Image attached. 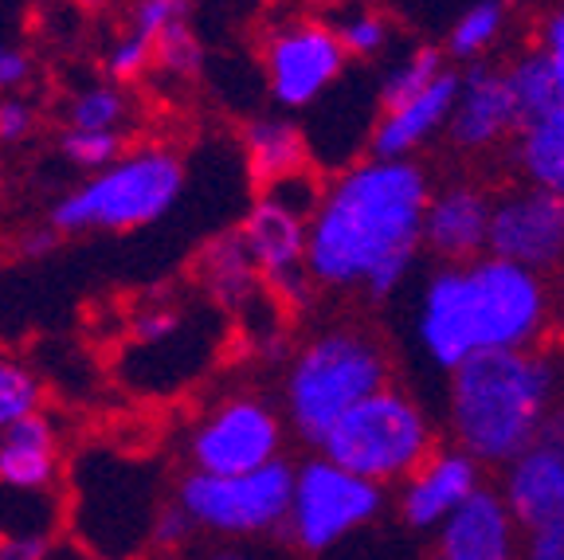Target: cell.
Here are the masks:
<instances>
[{"instance_id":"1","label":"cell","mask_w":564,"mask_h":560,"mask_svg":"<svg viewBox=\"0 0 564 560\" xmlns=\"http://www.w3.org/2000/svg\"><path fill=\"white\" fill-rule=\"evenodd\" d=\"M432 176L415 158H365L326 184L310 219L306 271L322 290L392 298L423 255Z\"/></svg>"},{"instance_id":"2","label":"cell","mask_w":564,"mask_h":560,"mask_svg":"<svg viewBox=\"0 0 564 560\" xmlns=\"http://www.w3.org/2000/svg\"><path fill=\"white\" fill-rule=\"evenodd\" d=\"M556 322L549 274L478 255L470 263H435L415 302V342L440 373L478 353L541 349Z\"/></svg>"},{"instance_id":"3","label":"cell","mask_w":564,"mask_h":560,"mask_svg":"<svg viewBox=\"0 0 564 560\" xmlns=\"http://www.w3.org/2000/svg\"><path fill=\"white\" fill-rule=\"evenodd\" d=\"M564 396L561 360L541 349L478 353L447 377V431L482 466H510L538 443Z\"/></svg>"},{"instance_id":"4","label":"cell","mask_w":564,"mask_h":560,"mask_svg":"<svg viewBox=\"0 0 564 560\" xmlns=\"http://www.w3.org/2000/svg\"><path fill=\"white\" fill-rule=\"evenodd\" d=\"M392 385V353L361 322H337L317 330L294 349L282 377V416L294 439L322 446L361 400Z\"/></svg>"},{"instance_id":"5","label":"cell","mask_w":564,"mask_h":560,"mask_svg":"<svg viewBox=\"0 0 564 560\" xmlns=\"http://www.w3.org/2000/svg\"><path fill=\"white\" fill-rule=\"evenodd\" d=\"M185 193V161L169 146L130 149L87 184L67 193L52 208V228L79 231H133L158 224Z\"/></svg>"},{"instance_id":"6","label":"cell","mask_w":564,"mask_h":560,"mask_svg":"<svg viewBox=\"0 0 564 560\" xmlns=\"http://www.w3.org/2000/svg\"><path fill=\"white\" fill-rule=\"evenodd\" d=\"M317 451L345 471L392 486L412 478L440 451V435L427 408L408 388L388 385L341 416Z\"/></svg>"},{"instance_id":"7","label":"cell","mask_w":564,"mask_h":560,"mask_svg":"<svg viewBox=\"0 0 564 560\" xmlns=\"http://www.w3.org/2000/svg\"><path fill=\"white\" fill-rule=\"evenodd\" d=\"M294 471L299 466L286 455L247 474L188 471L176 486V502L193 514L196 526L216 537H271L286 529L291 517Z\"/></svg>"},{"instance_id":"8","label":"cell","mask_w":564,"mask_h":560,"mask_svg":"<svg viewBox=\"0 0 564 560\" xmlns=\"http://www.w3.org/2000/svg\"><path fill=\"white\" fill-rule=\"evenodd\" d=\"M388 506V486L329 463L322 451L302 459L294 471V502L282 537L306 557L329 552L345 537L372 526Z\"/></svg>"},{"instance_id":"9","label":"cell","mask_w":564,"mask_h":560,"mask_svg":"<svg viewBox=\"0 0 564 560\" xmlns=\"http://www.w3.org/2000/svg\"><path fill=\"white\" fill-rule=\"evenodd\" d=\"M286 416H279L263 396L239 392L216 403L188 435L193 471L204 474H247L282 459Z\"/></svg>"},{"instance_id":"10","label":"cell","mask_w":564,"mask_h":560,"mask_svg":"<svg viewBox=\"0 0 564 560\" xmlns=\"http://www.w3.org/2000/svg\"><path fill=\"white\" fill-rule=\"evenodd\" d=\"M486 255L538 274H556L564 263V196L533 184H510L494 193Z\"/></svg>"},{"instance_id":"11","label":"cell","mask_w":564,"mask_h":560,"mask_svg":"<svg viewBox=\"0 0 564 560\" xmlns=\"http://www.w3.org/2000/svg\"><path fill=\"white\" fill-rule=\"evenodd\" d=\"M349 52L341 47V35L317 20H299L271 35L263 55L267 87L271 98L286 110L317 103L337 79H341Z\"/></svg>"},{"instance_id":"12","label":"cell","mask_w":564,"mask_h":560,"mask_svg":"<svg viewBox=\"0 0 564 560\" xmlns=\"http://www.w3.org/2000/svg\"><path fill=\"white\" fill-rule=\"evenodd\" d=\"M486 486V466L478 463L463 446H440L412 478L400 486L397 509L404 517V526L415 534H432L455 514L467 498H475Z\"/></svg>"},{"instance_id":"13","label":"cell","mask_w":564,"mask_h":560,"mask_svg":"<svg viewBox=\"0 0 564 560\" xmlns=\"http://www.w3.org/2000/svg\"><path fill=\"white\" fill-rule=\"evenodd\" d=\"M494 193L478 181H447L432 193L427 219H423V251L435 255V263H470L486 255L490 244Z\"/></svg>"},{"instance_id":"14","label":"cell","mask_w":564,"mask_h":560,"mask_svg":"<svg viewBox=\"0 0 564 560\" xmlns=\"http://www.w3.org/2000/svg\"><path fill=\"white\" fill-rule=\"evenodd\" d=\"M518 130H521V115L510 95V83H506V67L470 63L463 71V87H458L447 141L458 153H490L494 146L510 141Z\"/></svg>"},{"instance_id":"15","label":"cell","mask_w":564,"mask_h":560,"mask_svg":"<svg viewBox=\"0 0 564 560\" xmlns=\"http://www.w3.org/2000/svg\"><path fill=\"white\" fill-rule=\"evenodd\" d=\"M525 534L510 514L502 491L482 486L435 529L440 560H521Z\"/></svg>"},{"instance_id":"16","label":"cell","mask_w":564,"mask_h":560,"mask_svg":"<svg viewBox=\"0 0 564 560\" xmlns=\"http://www.w3.org/2000/svg\"><path fill=\"white\" fill-rule=\"evenodd\" d=\"M498 491L525 537L564 521V446L538 439L510 466H502Z\"/></svg>"},{"instance_id":"17","label":"cell","mask_w":564,"mask_h":560,"mask_svg":"<svg viewBox=\"0 0 564 560\" xmlns=\"http://www.w3.org/2000/svg\"><path fill=\"white\" fill-rule=\"evenodd\" d=\"M458 87H463V75L447 67L412 103L397 106V110H380L377 126L369 133V158H388V161L415 158L435 133H447L451 115H455V103H458Z\"/></svg>"},{"instance_id":"18","label":"cell","mask_w":564,"mask_h":560,"mask_svg":"<svg viewBox=\"0 0 564 560\" xmlns=\"http://www.w3.org/2000/svg\"><path fill=\"white\" fill-rule=\"evenodd\" d=\"M247 251L256 259L263 282L286 279V274L306 271V247H310V219L291 212L286 204L271 201V196H259L247 212L243 228Z\"/></svg>"},{"instance_id":"19","label":"cell","mask_w":564,"mask_h":560,"mask_svg":"<svg viewBox=\"0 0 564 560\" xmlns=\"http://www.w3.org/2000/svg\"><path fill=\"white\" fill-rule=\"evenodd\" d=\"M0 482L12 491H47L55 482V423L44 412L0 431Z\"/></svg>"},{"instance_id":"20","label":"cell","mask_w":564,"mask_h":560,"mask_svg":"<svg viewBox=\"0 0 564 560\" xmlns=\"http://www.w3.org/2000/svg\"><path fill=\"white\" fill-rule=\"evenodd\" d=\"M196 274H200L204 294L228 314H239V310L251 306L259 294V282H263L239 231H224V236L212 239L204 247L200 263H196Z\"/></svg>"},{"instance_id":"21","label":"cell","mask_w":564,"mask_h":560,"mask_svg":"<svg viewBox=\"0 0 564 560\" xmlns=\"http://www.w3.org/2000/svg\"><path fill=\"white\" fill-rule=\"evenodd\" d=\"M243 153L247 173H251L259 193L282 181V176H294L306 169V138L286 118H251L243 126Z\"/></svg>"},{"instance_id":"22","label":"cell","mask_w":564,"mask_h":560,"mask_svg":"<svg viewBox=\"0 0 564 560\" xmlns=\"http://www.w3.org/2000/svg\"><path fill=\"white\" fill-rule=\"evenodd\" d=\"M510 161L518 169L521 184L564 196V106L556 115L525 122L513 133Z\"/></svg>"},{"instance_id":"23","label":"cell","mask_w":564,"mask_h":560,"mask_svg":"<svg viewBox=\"0 0 564 560\" xmlns=\"http://www.w3.org/2000/svg\"><path fill=\"white\" fill-rule=\"evenodd\" d=\"M506 83H510V95H513V103H518L521 126L556 115V110L564 106L561 83H556L553 67H549V60H545L541 47L521 52L518 60L506 67Z\"/></svg>"},{"instance_id":"24","label":"cell","mask_w":564,"mask_h":560,"mask_svg":"<svg viewBox=\"0 0 564 560\" xmlns=\"http://www.w3.org/2000/svg\"><path fill=\"white\" fill-rule=\"evenodd\" d=\"M506 17H510V12H506V0H475V4L455 20L443 52H447L451 60L467 63V67L470 63H482V55L502 40Z\"/></svg>"},{"instance_id":"25","label":"cell","mask_w":564,"mask_h":560,"mask_svg":"<svg viewBox=\"0 0 564 560\" xmlns=\"http://www.w3.org/2000/svg\"><path fill=\"white\" fill-rule=\"evenodd\" d=\"M443 71H447V52L435 44H423L415 47L408 60H400L397 67L388 71L384 83H380V110H397V106L412 103L415 95L432 87L440 79Z\"/></svg>"},{"instance_id":"26","label":"cell","mask_w":564,"mask_h":560,"mask_svg":"<svg viewBox=\"0 0 564 560\" xmlns=\"http://www.w3.org/2000/svg\"><path fill=\"white\" fill-rule=\"evenodd\" d=\"M40 403H44V385H40V377H35L28 365H20V360L0 357V431L28 420V416H35Z\"/></svg>"},{"instance_id":"27","label":"cell","mask_w":564,"mask_h":560,"mask_svg":"<svg viewBox=\"0 0 564 560\" xmlns=\"http://www.w3.org/2000/svg\"><path fill=\"white\" fill-rule=\"evenodd\" d=\"M126 118H130V98L118 87L79 90L67 106L70 130H118Z\"/></svg>"},{"instance_id":"28","label":"cell","mask_w":564,"mask_h":560,"mask_svg":"<svg viewBox=\"0 0 564 560\" xmlns=\"http://www.w3.org/2000/svg\"><path fill=\"white\" fill-rule=\"evenodd\" d=\"M153 63H158L165 75H173V79H193V75H200L204 47L193 35V28H185V20H176V24H169L165 32L158 35Z\"/></svg>"},{"instance_id":"29","label":"cell","mask_w":564,"mask_h":560,"mask_svg":"<svg viewBox=\"0 0 564 560\" xmlns=\"http://www.w3.org/2000/svg\"><path fill=\"white\" fill-rule=\"evenodd\" d=\"M59 149L70 165L87 169V173H102L122 158V138H118V130H67Z\"/></svg>"},{"instance_id":"30","label":"cell","mask_w":564,"mask_h":560,"mask_svg":"<svg viewBox=\"0 0 564 560\" xmlns=\"http://www.w3.org/2000/svg\"><path fill=\"white\" fill-rule=\"evenodd\" d=\"M334 32L341 35V47L349 52V60H377L388 47V20L372 9L349 12Z\"/></svg>"},{"instance_id":"31","label":"cell","mask_w":564,"mask_h":560,"mask_svg":"<svg viewBox=\"0 0 564 560\" xmlns=\"http://www.w3.org/2000/svg\"><path fill=\"white\" fill-rule=\"evenodd\" d=\"M150 63H153V40H145V35H138V32H126L122 40L110 47V55H106V71H110V79H118V83L138 79Z\"/></svg>"},{"instance_id":"32","label":"cell","mask_w":564,"mask_h":560,"mask_svg":"<svg viewBox=\"0 0 564 560\" xmlns=\"http://www.w3.org/2000/svg\"><path fill=\"white\" fill-rule=\"evenodd\" d=\"M196 529H200V526L193 521V514H188L181 502H169V506H161L158 514H153L150 537H153V545H158V549L173 552V549H185L188 537H193Z\"/></svg>"},{"instance_id":"33","label":"cell","mask_w":564,"mask_h":560,"mask_svg":"<svg viewBox=\"0 0 564 560\" xmlns=\"http://www.w3.org/2000/svg\"><path fill=\"white\" fill-rule=\"evenodd\" d=\"M181 12H185V0H138L130 17V32L145 35V40L158 44V35L165 32L169 24H176Z\"/></svg>"},{"instance_id":"34","label":"cell","mask_w":564,"mask_h":560,"mask_svg":"<svg viewBox=\"0 0 564 560\" xmlns=\"http://www.w3.org/2000/svg\"><path fill=\"white\" fill-rule=\"evenodd\" d=\"M538 47L545 52L549 67H553L556 83H561V95H564V4L549 9L538 24Z\"/></svg>"},{"instance_id":"35","label":"cell","mask_w":564,"mask_h":560,"mask_svg":"<svg viewBox=\"0 0 564 560\" xmlns=\"http://www.w3.org/2000/svg\"><path fill=\"white\" fill-rule=\"evenodd\" d=\"M176 330H181V314L169 306L141 310V314L133 317V342L138 345H161V342H169Z\"/></svg>"},{"instance_id":"36","label":"cell","mask_w":564,"mask_h":560,"mask_svg":"<svg viewBox=\"0 0 564 560\" xmlns=\"http://www.w3.org/2000/svg\"><path fill=\"white\" fill-rule=\"evenodd\" d=\"M35 126L32 106L24 98H0V141H24Z\"/></svg>"},{"instance_id":"37","label":"cell","mask_w":564,"mask_h":560,"mask_svg":"<svg viewBox=\"0 0 564 560\" xmlns=\"http://www.w3.org/2000/svg\"><path fill=\"white\" fill-rule=\"evenodd\" d=\"M521 560H564V521H556V526H549V529H538V534H529Z\"/></svg>"},{"instance_id":"38","label":"cell","mask_w":564,"mask_h":560,"mask_svg":"<svg viewBox=\"0 0 564 560\" xmlns=\"http://www.w3.org/2000/svg\"><path fill=\"white\" fill-rule=\"evenodd\" d=\"M28 75H32V60H28V55L20 52V47L0 44V90L24 87Z\"/></svg>"},{"instance_id":"39","label":"cell","mask_w":564,"mask_h":560,"mask_svg":"<svg viewBox=\"0 0 564 560\" xmlns=\"http://www.w3.org/2000/svg\"><path fill=\"white\" fill-rule=\"evenodd\" d=\"M47 557V537L44 534H24L0 541V560H44Z\"/></svg>"},{"instance_id":"40","label":"cell","mask_w":564,"mask_h":560,"mask_svg":"<svg viewBox=\"0 0 564 560\" xmlns=\"http://www.w3.org/2000/svg\"><path fill=\"white\" fill-rule=\"evenodd\" d=\"M55 244H59V231H55V228H35V231H28V236L20 239V251L32 255V259H40V255H47Z\"/></svg>"},{"instance_id":"41","label":"cell","mask_w":564,"mask_h":560,"mask_svg":"<svg viewBox=\"0 0 564 560\" xmlns=\"http://www.w3.org/2000/svg\"><path fill=\"white\" fill-rule=\"evenodd\" d=\"M204 560H263V557H259V552H247V549H216Z\"/></svg>"},{"instance_id":"42","label":"cell","mask_w":564,"mask_h":560,"mask_svg":"<svg viewBox=\"0 0 564 560\" xmlns=\"http://www.w3.org/2000/svg\"><path fill=\"white\" fill-rule=\"evenodd\" d=\"M553 294H556V314H561V322H564V263H561V271H556V287H553Z\"/></svg>"},{"instance_id":"43","label":"cell","mask_w":564,"mask_h":560,"mask_svg":"<svg viewBox=\"0 0 564 560\" xmlns=\"http://www.w3.org/2000/svg\"><path fill=\"white\" fill-rule=\"evenodd\" d=\"M102 560H118V557H102Z\"/></svg>"},{"instance_id":"44","label":"cell","mask_w":564,"mask_h":560,"mask_svg":"<svg viewBox=\"0 0 564 560\" xmlns=\"http://www.w3.org/2000/svg\"><path fill=\"white\" fill-rule=\"evenodd\" d=\"M435 560H440V557H435Z\"/></svg>"}]
</instances>
